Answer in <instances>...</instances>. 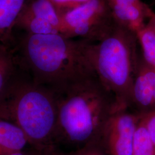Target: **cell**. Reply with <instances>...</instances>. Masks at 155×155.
Instances as JSON below:
<instances>
[{"label":"cell","mask_w":155,"mask_h":155,"mask_svg":"<svg viewBox=\"0 0 155 155\" xmlns=\"http://www.w3.org/2000/svg\"><path fill=\"white\" fill-rule=\"evenodd\" d=\"M58 120L55 146L67 150L98 144L111 116L122 108L97 77L55 91Z\"/></svg>","instance_id":"cell-1"},{"label":"cell","mask_w":155,"mask_h":155,"mask_svg":"<svg viewBox=\"0 0 155 155\" xmlns=\"http://www.w3.org/2000/svg\"><path fill=\"white\" fill-rule=\"evenodd\" d=\"M92 43L61 34H29L22 56L33 82L58 91L97 77L90 56Z\"/></svg>","instance_id":"cell-2"},{"label":"cell","mask_w":155,"mask_h":155,"mask_svg":"<svg viewBox=\"0 0 155 155\" xmlns=\"http://www.w3.org/2000/svg\"><path fill=\"white\" fill-rule=\"evenodd\" d=\"M0 118L20 127L32 148L56 147L57 95L31 78L13 80L0 98Z\"/></svg>","instance_id":"cell-3"},{"label":"cell","mask_w":155,"mask_h":155,"mask_svg":"<svg viewBox=\"0 0 155 155\" xmlns=\"http://www.w3.org/2000/svg\"><path fill=\"white\" fill-rule=\"evenodd\" d=\"M136 34L116 22L105 36L93 42L90 56L96 75L122 108L131 107L132 91L140 56Z\"/></svg>","instance_id":"cell-4"},{"label":"cell","mask_w":155,"mask_h":155,"mask_svg":"<svg viewBox=\"0 0 155 155\" xmlns=\"http://www.w3.org/2000/svg\"><path fill=\"white\" fill-rule=\"evenodd\" d=\"M59 15L61 35L92 42L102 39L117 22L106 0H90L83 5Z\"/></svg>","instance_id":"cell-5"},{"label":"cell","mask_w":155,"mask_h":155,"mask_svg":"<svg viewBox=\"0 0 155 155\" xmlns=\"http://www.w3.org/2000/svg\"><path fill=\"white\" fill-rule=\"evenodd\" d=\"M141 117L129 109H119L111 116L99 143L106 155H132L134 135Z\"/></svg>","instance_id":"cell-6"},{"label":"cell","mask_w":155,"mask_h":155,"mask_svg":"<svg viewBox=\"0 0 155 155\" xmlns=\"http://www.w3.org/2000/svg\"><path fill=\"white\" fill-rule=\"evenodd\" d=\"M131 110L140 116L155 113V68L140 56L132 91Z\"/></svg>","instance_id":"cell-7"},{"label":"cell","mask_w":155,"mask_h":155,"mask_svg":"<svg viewBox=\"0 0 155 155\" xmlns=\"http://www.w3.org/2000/svg\"><path fill=\"white\" fill-rule=\"evenodd\" d=\"M112 15L119 24L134 33L145 26L144 21L154 12L141 0H106Z\"/></svg>","instance_id":"cell-8"},{"label":"cell","mask_w":155,"mask_h":155,"mask_svg":"<svg viewBox=\"0 0 155 155\" xmlns=\"http://www.w3.org/2000/svg\"><path fill=\"white\" fill-rule=\"evenodd\" d=\"M29 145L22 130L5 119L0 118V155H9L24 151Z\"/></svg>","instance_id":"cell-9"},{"label":"cell","mask_w":155,"mask_h":155,"mask_svg":"<svg viewBox=\"0 0 155 155\" xmlns=\"http://www.w3.org/2000/svg\"><path fill=\"white\" fill-rule=\"evenodd\" d=\"M27 0H0V38L16 24Z\"/></svg>","instance_id":"cell-10"},{"label":"cell","mask_w":155,"mask_h":155,"mask_svg":"<svg viewBox=\"0 0 155 155\" xmlns=\"http://www.w3.org/2000/svg\"><path fill=\"white\" fill-rule=\"evenodd\" d=\"M16 24H18L24 29H26L29 32V34H59L58 31L50 22L33 15L25 9V8H24L18 17Z\"/></svg>","instance_id":"cell-11"},{"label":"cell","mask_w":155,"mask_h":155,"mask_svg":"<svg viewBox=\"0 0 155 155\" xmlns=\"http://www.w3.org/2000/svg\"><path fill=\"white\" fill-rule=\"evenodd\" d=\"M25 9L36 16L39 17L51 24L60 34L61 19L55 6L50 0H33Z\"/></svg>","instance_id":"cell-12"},{"label":"cell","mask_w":155,"mask_h":155,"mask_svg":"<svg viewBox=\"0 0 155 155\" xmlns=\"http://www.w3.org/2000/svg\"><path fill=\"white\" fill-rule=\"evenodd\" d=\"M141 47V57L147 64L155 68V33L148 24L136 32Z\"/></svg>","instance_id":"cell-13"},{"label":"cell","mask_w":155,"mask_h":155,"mask_svg":"<svg viewBox=\"0 0 155 155\" xmlns=\"http://www.w3.org/2000/svg\"><path fill=\"white\" fill-rule=\"evenodd\" d=\"M14 68L11 53L5 47L0 45V98L16 77Z\"/></svg>","instance_id":"cell-14"},{"label":"cell","mask_w":155,"mask_h":155,"mask_svg":"<svg viewBox=\"0 0 155 155\" xmlns=\"http://www.w3.org/2000/svg\"><path fill=\"white\" fill-rule=\"evenodd\" d=\"M132 155H155L154 147L141 116L136 127Z\"/></svg>","instance_id":"cell-15"},{"label":"cell","mask_w":155,"mask_h":155,"mask_svg":"<svg viewBox=\"0 0 155 155\" xmlns=\"http://www.w3.org/2000/svg\"><path fill=\"white\" fill-rule=\"evenodd\" d=\"M59 155H107L100 145H91L79 150L63 151L58 149Z\"/></svg>","instance_id":"cell-16"},{"label":"cell","mask_w":155,"mask_h":155,"mask_svg":"<svg viewBox=\"0 0 155 155\" xmlns=\"http://www.w3.org/2000/svg\"><path fill=\"white\" fill-rule=\"evenodd\" d=\"M58 13L68 11L83 5L90 0H50Z\"/></svg>","instance_id":"cell-17"},{"label":"cell","mask_w":155,"mask_h":155,"mask_svg":"<svg viewBox=\"0 0 155 155\" xmlns=\"http://www.w3.org/2000/svg\"><path fill=\"white\" fill-rule=\"evenodd\" d=\"M146 127L154 147L155 154V113L144 116Z\"/></svg>","instance_id":"cell-18"},{"label":"cell","mask_w":155,"mask_h":155,"mask_svg":"<svg viewBox=\"0 0 155 155\" xmlns=\"http://www.w3.org/2000/svg\"><path fill=\"white\" fill-rule=\"evenodd\" d=\"M30 152L32 155H59L58 148L56 147L46 148L41 150L32 148Z\"/></svg>","instance_id":"cell-19"},{"label":"cell","mask_w":155,"mask_h":155,"mask_svg":"<svg viewBox=\"0 0 155 155\" xmlns=\"http://www.w3.org/2000/svg\"><path fill=\"white\" fill-rule=\"evenodd\" d=\"M32 155L31 152H30V150L29 151H21V152H16V153H12L11 155Z\"/></svg>","instance_id":"cell-20"}]
</instances>
